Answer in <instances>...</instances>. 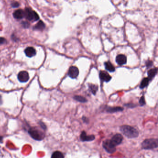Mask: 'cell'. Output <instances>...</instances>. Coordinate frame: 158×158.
<instances>
[{
    "instance_id": "6da1fadb",
    "label": "cell",
    "mask_w": 158,
    "mask_h": 158,
    "mask_svg": "<svg viewBox=\"0 0 158 158\" xmlns=\"http://www.w3.org/2000/svg\"><path fill=\"white\" fill-rule=\"evenodd\" d=\"M120 131L129 138H135L139 135V132L137 129L128 125H123L120 127Z\"/></svg>"
},
{
    "instance_id": "7a4b0ae2",
    "label": "cell",
    "mask_w": 158,
    "mask_h": 158,
    "mask_svg": "<svg viewBox=\"0 0 158 158\" xmlns=\"http://www.w3.org/2000/svg\"><path fill=\"white\" fill-rule=\"evenodd\" d=\"M28 132L32 138L36 141H41L45 137L43 132L35 127L30 128Z\"/></svg>"
},
{
    "instance_id": "3957f363",
    "label": "cell",
    "mask_w": 158,
    "mask_h": 158,
    "mask_svg": "<svg viewBox=\"0 0 158 158\" xmlns=\"http://www.w3.org/2000/svg\"><path fill=\"white\" fill-rule=\"evenodd\" d=\"M158 146V139H146L141 144L142 148L145 150H150L157 148Z\"/></svg>"
},
{
    "instance_id": "277c9868",
    "label": "cell",
    "mask_w": 158,
    "mask_h": 158,
    "mask_svg": "<svg viewBox=\"0 0 158 158\" xmlns=\"http://www.w3.org/2000/svg\"><path fill=\"white\" fill-rule=\"evenodd\" d=\"M24 17L29 21L35 22L39 19V16L36 12L30 8H26L24 11Z\"/></svg>"
},
{
    "instance_id": "5b68a950",
    "label": "cell",
    "mask_w": 158,
    "mask_h": 158,
    "mask_svg": "<svg viewBox=\"0 0 158 158\" xmlns=\"http://www.w3.org/2000/svg\"><path fill=\"white\" fill-rule=\"evenodd\" d=\"M102 146L108 153H113L116 151L115 146L110 140H106L102 143Z\"/></svg>"
},
{
    "instance_id": "8992f818",
    "label": "cell",
    "mask_w": 158,
    "mask_h": 158,
    "mask_svg": "<svg viewBox=\"0 0 158 158\" xmlns=\"http://www.w3.org/2000/svg\"><path fill=\"white\" fill-rule=\"evenodd\" d=\"M68 75L71 78H76L78 77L79 74V71L76 66H71L69 69Z\"/></svg>"
},
{
    "instance_id": "52a82bcc",
    "label": "cell",
    "mask_w": 158,
    "mask_h": 158,
    "mask_svg": "<svg viewBox=\"0 0 158 158\" xmlns=\"http://www.w3.org/2000/svg\"><path fill=\"white\" fill-rule=\"evenodd\" d=\"M18 78L20 82H27L29 80V74L26 71H20L18 75Z\"/></svg>"
},
{
    "instance_id": "ba28073f",
    "label": "cell",
    "mask_w": 158,
    "mask_h": 158,
    "mask_svg": "<svg viewBox=\"0 0 158 158\" xmlns=\"http://www.w3.org/2000/svg\"><path fill=\"white\" fill-rule=\"evenodd\" d=\"M123 140V136L122 134H117L113 136L111 140L110 141L112 143L116 146L119 145L121 143Z\"/></svg>"
},
{
    "instance_id": "9c48e42d",
    "label": "cell",
    "mask_w": 158,
    "mask_h": 158,
    "mask_svg": "<svg viewBox=\"0 0 158 158\" xmlns=\"http://www.w3.org/2000/svg\"><path fill=\"white\" fill-rule=\"evenodd\" d=\"M81 140L82 141H92L95 139V137L94 135H87L85 131H83L81 134Z\"/></svg>"
},
{
    "instance_id": "30bf717a",
    "label": "cell",
    "mask_w": 158,
    "mask_h": 158,
    "mask_svg": "<svg viewBox=\"0 0 158 158\" xmlns=\"http://www.w3.org/2000/svg\"><path fill=\"white\" fill-rule=\"evenodd\" d=\"M99 76L100 79L106 82H108L111 79V77L109 74V73L105 71H101L99 74Z\"/></svg>"
},
{
    "instance_id": "8fae6325",
    "label": "cell",
    "mask_w": 158,
    "mask_h": 158,
    "mask_svg": "<svg viewBox=\"0 0 158 158\" xmlns=\"http://www.w3.org/2000/svg\"><path fill=\"white\" fill-rule=\"evenodd\" d=\"M127 58L126 56L123 54H119L116 57V62L119 65L122 66L126 64Z\"/></svg>"
},
{
    "instance_id": "7c38bea8",
    "label": "cell",
    "mask_w": 158,
    "mask_h": 158,
    "mask_svg": "<svg viewBox=\"0 0 158 158\" xmlns=\"http://www.w3.org/2000/svg\"><path fill=\"white\" fill-rule=\"evenodd\" d=\"M25 53L28 57L31 58L35 56L36 54L35 49L33 47H28L25 50Z\"/></svg>"
},
{
    "instance_id": "4fadbf2b",
    "label": "cell",
    "mask_w": 158,
    "mask_h": 158,
    "mask_svg": "<svg viewBox=\"0 0 158 158\" xmlns=\"http://www.w3.org/2000/svg\"><path fill=\"white\" fill-rule=\"evenodd\" d=\"M13 16L16 19H22L24 17V11L22 9H18L13 13Z\"/></svg>"
},
{
    "instance_id": "5bb4252c",
    "label": "cell",
    "mask_w": 158,
    "mask_h": 158,
    "mask_svg": "<svg viewBox=\"0 0 158 158\" xmlns=\"http://www.w3.org/2000/svg\"><path fill=\"white\" fill-rule=\"evenodd\" d=\"M123 108L120 107H108L107 109V112L112 113L114 112H120L123 110Z\"/></svg>"
},
{
    "instance_id": "9a60e30c",
    "label": "cell",
    "mask_w": 158,
    "mask_h": 158,
    "mask_svg": "<svg viewBox=\"0 0 158 158\" xmlns=\"http://www.w3.org/2000/svg\"><path fill=\"white\" fill-rule=\"evenodd\" d=\"M157 72V68H154L151 69L148 72V77L149 80H150L152 79H153L155 76Z\"/></svg>"
},
{
    "instance_id": "2e32d148",
    "label": "cell",
    "mask_w": 158,
    "mask_h": 158,
    "mask_svg": "<svg viewBox=\"0 0 158 158\" xmlns=\"http://www.w3.org/2000/svg\"><path fill=\"white\" fill-rule=\"evenodd\" d=\"M104 66L105 69L107 71H109L110 72H114L115 71L114 66L110 61H107L105 62Z\"/></svg>"
},
{
    "instance_id": "e0dca14e",
    "label": "cell",
    "mask_w": 158,
    "mask_h": 158,
    "mask_svg": "<svg viewBox=\"0 0 158 158\" xmlns=\"http://www.w3.org/2000/svg\"><path fill=\"white\" fill-rule=\"evenodd\" d=\"M45 27V25L44 24V22H43L41 20H40L35 26L34 29H36V30H39V31H41V30H44Z\"/></svg>"
},
{
    "instance_id": "ac0fdd59",
    "label": "cell",
    "mask_w": 158,
    "mask_h": 158,
    "mask_svg": "<svg viewBox=\"0 0 158 158\" xmlns=\"http://www.w3.org/2000/svg\"><path fill=\"white\" fill-rule=\"evenodd\" d=\"M149 81H150V80H149V78H144L141 83L140 88L141 89H143L144 88L146 87V86H147L149 85Z\"/></svg>"
},
{
    "instance_id": "d6986e66",
    "label": "cell",
    "mask_w": 158,
    "mask_h": 158,
    "mask_svg": "<svg viewBox=\"0 0 158 158\" xmlns=\"http://www.w3.org/2000/svg\"><path fill=\"white\" fill-rule=\"evenodd\" d=\"M89 87L90 89V90L93 95H96V93L98 90V86L97 85H93V84H89Z\"/></svg>"
},
{
    "instance_id": "ffe728a7",
    "label": "cell",
    "mask_w": 158,
    "mask_h": 158,
    "mask_svg": "<svg viewBox=\"0 0 158 158\" xmlns=\"http://www.w3.org/2000/svg\"><path fill=\"white\" fill-rule=\"evenodd\" d=\"M51 158H64L63 154L60 152H54L51 155Z\"/></svg>"
},
{
    "instance_id": "44dd1931",
    "label": "cell",
    "mask_w": 158,
    "mask_h": 158,
    "mask_svg": "<svg viewBox=\"0 0 158 158\" xmlns=\"http://www.w3.org/2000/svg\"><path fill=\"white\" fill-rule=\"evenodd\" d=\"M74 99L79 102L85 103V102H87V100L85 98V97H83L82 96H75L74 97Z\"/></svg>"
},
{
    "instance_id": "7402d4cb",
    "label": "cell",
    "mask_w": 158,
    "mask_h": 158,
    "mask_svg": "<svg viewBox=\"0 0 158 158\" xmlns=\"http://www.w3.org/2000/svg\"><path fill=\"white\" fill-rule=\"evenodd\" d=\"M139 103L141 106H143V105L146 104L145 97H144V96H143L140 98V99L139 100Z\"/></svg>"
},
{
    "instance_id": "603a6c76",
    "label": "cell",
    "mask_w": 158,
    "mask_h": 158,
    "mask_svg": "<svg viewBox=\"0 0 158 158\" xmlns=\"http://www.w3.org/2000/svg\"><path fill=\"white\" fill-rule=\"evenodd\" d=\"M146 67H148V68H149V67H150L151 66H153V62L151 60H149L146 62Z\"/></svg>"
},
{
    "instance_id": "cb8c5ba5",
    "label": "cell",
    "mask_w": 158,
    "mask_h": 158,
    "mask_svg": "<svg viewBox=\"0 0 158 158\" xmlns=\"http://www.w3.org/2000/svg\"><path fill=\"white\" fill-rule=\"evenodd\" d=\"M6 42H7V40L5 38L3 37H0V45L5 44Z\"/></svg>"
},
{
    "instance_id": "d4e9b609",
    "label": "cell",
    "mask_w": 158,
    "mask_h": 158,
    "mask_svg": "<svg viewBox=\"0 0 158 158\" xmlns=\"http://www.w3.org/2000/svg\"><path fill=\"white\" fill-rule=\"evenodd\" d=\"M11 6L13 8L18 7L19 6V3L17 2H14L11 4Z\"/></svg>"
},
{
    "instance_id": "484cf974",
    "label": "cell",
    "mask_w": 158,
    "mask_h": 158,
    "mask_svg": "<svg viewBox=\"0 0 158 158\" xmlns=\"http://www.w3.org/2000/svg\"><path fill=\"white\" fill-rule=\"evenodd\" d=\"M39 123H40V125L41 126L42 128V129H46V125H45V124L42 122H39Z\"/></svg>"
},
{
    "instance_id": "4316f807",
    "label": "cell",
    "mask_w": 158,
    "mask_h": 158,
    "mask_svg": "<svg viewBox=\"0 0 158 158\" xmlns=\"http://www.w3.org/2000/svg\"><path fill=\"white\" fill-rule=\"evenodd\" d=\"M22 24H23V26H24V27H29V23H28L27 22H22Z\"/></svg>"
},
{
    "instance_id": "83f0119b",
    "label": "cell",
    "mask_w": 158,
    "mask_h": 158,
    "mask_svg": "<svg viewBox=\"0 0 158 158\" xmlns=\"http://www.w3.org/2000/svg\"><path fill=\"white\" fill-rule=\"evenodd\" d=\"M83 122H85V123H88V119L87 118H86V117H83Z\"/></svg>"
},
{
    "instance_id": "f1b7e54d",
    "label": "cell",
    "mask_w": 158,
    "mask_h": 158,
    "mask_svg": "<svg viewBox=\"0 0 158 158\" xmlns=\"http://www.w3.org/2000/svg\"><path fill=\"white\" fill-rule=\"evenodd\" d=\"M125 106H127V107H130V108H133V107L135 106V105H134L133 104H128L125 105Z\"/></svg>"
},
{
    "instance_id": "f546056e",
    "label": "cell",
    "mask_w": 158,
    "mask_h": 158,
    "mask_svg": "<svg viewBox=\"0 0 158 158\" xmlns=\"http://www.w3.org/2000/svg\"><path fill=\"white\" fill-rule=\"evenodd\" d=\"M3 137L2 136H0V142H2V141H3Z\"/></svg>"
},
{
    "instance_id": "4dcf8cb0",
    "label": "cell",
    "mask_w": 158,
    "mask_h": 158,
    "mask_svg": "<svg viewBox=\"0 0 158 158\" xmlns=\"http://www.w3.org/2000/svg\"><path fill=\"white\" fill-rule=\"evenodd\" d=\"M2 103V97L1 96H0V104H1Z\"/></svg>"
}]
</instances>
